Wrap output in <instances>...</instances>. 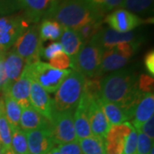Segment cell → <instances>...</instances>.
Here are the masks:
<instances>
[{
	"label": "cell",
	"instance_id": "cell-16",
	"mask_svg": "<svg viewBox=\"0 0 154 154\" xmlns=\"http://www.w3.org/2000/svg\"><path fill=\"white\" fill-rule=\"evenodd\" d=\"M31 82L32 80L28 75L27 68L25 67L20 78L3 93L8 94L11 99H14L22 109L26 108L31 105L29 101Z\"/></svg>",
	"mask_w": 154,
	"mask_h": 154
},
{
	"label": "cell",
	"instance_id": "cell-29",
	"mask_svg": "<svg viewBox=\"0 0 154 154\" xmlns=\"http://www.w3.org/2000/svg\"><path fill=\"white\" fill-rule=\"evenodd\" d=\"M11 149L16 153L29 154L26 132L20 128L12 129Z\"/></svg>",
	"mask_w": 154,
	"mask_h": 154
},
{
	"label": "cell",
	"instance_id": "cell-18",
	"mask_svg": "<svg viewBox=\"0 0 154 154\" xmlns=\"http://www.w3.org/2000/svg\"><path fill=\"white\" fill-rule=\"evenodd\" d=\"M129 58L130 57L124 55L116 47L104 50L99 69V75L101 76L106 72L116 71L120 69L126 65Z\"/></svg>",
	"mask_w": 154,
	"mask_h": 154
},
{
	"label": "cell",
	"instance_id": "cell-26",
	"mask_svg": "<svg viewBox=\"0 0 154 154\" xmlns=\"http://www.w3.org/2000/svg\"><path fill=\"white\" fill-rule=\"evenodd\" d=\"M154 0H122L121 8L134 15L146 17L152 13Z\"/></svg>",
	"mask_w": 154,
	"mask_h": 154
},
{
	"label": "cell",
	"instance_id": "cell-35",
	"mask_svg": "<svg viewBox=\"0 0 154 154\" xmlns=\"http://www.w3.org/2000/svg\"><path fill=\"white\" fill-rule=\"evenodd\" d=\"M153 77L141 75L138 79V88L142 94H153Z\"/></svg>",
	"mask_w": 154,
	"mask_h": 154
},
{
	"label": "cell",
	"instance_id": "cell-7",
	"mask_svg": "<svg viewBox=\"0 0 154 154\" xmlns=\"http://www.w3.org/2000/svg\"><path fill=\"white\" fill-rule=\"evenodd\" d=\"M49 128L54 144L62 145L77 140L74 127V112H57L54 110L49 121Z\"/></svg>",
	"mask_w": 154,
	"mask_h": 154
},
{
	"label": "cell",
	"instance_id": "cell-38",
	"mask_svg": "<svg viewBox=\"0 0 154 154\" xmlns=\"http://www.w3.org/2000/svg\"><path fill=\"white\" fill-rule=\"evenodd\" d=\"M57 149L61 154H82L78 140L69 143L58 145Z\"/></svg>",
	"mask_w": 154,
	"mask_h": 154
},
{
	"label": "cell",
	"instance_id": "cell-15",
	"mask_svg": "<svg viewBox=\"0 0 154 154\" xmlns=\"http://www.w3.org/2000/svg\"><path fill=\"white\" fill-rule=\"evenodd\" d=\"M54 0H18L23 17L30 23H38L46 16Z\"/></svg>",
	"mask_w": 154,
	"mask_h": 154
},
{
	"label": "cell",
	"instance_id": "cell-8",
	"mask_svg": "<svg viewBox=\"0 0 154 154\" xmlns=\"http://www.w3.org/2000/svg\"><path fill=\"white\" fill-rule=\"evenodd\" d=\"M28 27L29 23L23 15L0 17V50L10 49Z\"/></svg>",
	"mask_w": 154,
	"mask_h": 154
},
{
	"label": "cell",
	"instance_id": "cell-5",
	"mask_svg": "<svg viewBox=\"0 0 154 154\" xmlns=\"http://www.w3.org/2000/svg\"><path fill=\"white\" fill-rule=\"evenodd\" d=\"M103 50L97 45L88 42L84 45L76 55L71 58L72 69L81 74L85 78L100 77L99 69L101 64Z\"/></svg>",
	"mask_w": 154,
	"mask_h": 154
},
{
	"label": "cell",
	"instance_id": "cell-10",
	"mask_svg": "<svg viewBox=\"0 0 154 154\" xmlns=\"http://www.w3.org/2000/svg\"><path fill=\"white\" fill-rule=\"evenodd\" d=\"M89 42L97 45L104 51L110 49L121 43L140 42V38L134 32L119 33L111 28H102Z\"/></svg>",
	"mask_w": 154,
	"mask_h": 154
},
{
	"label": "cell",
	"instance_id": "cell-42",
	"mask_svg": "<svg viewBox=\"0 0 154 154\" xmlns=\"http://www.w3.org/2000/svg\"><path fill=\"white\" fill-rule=\"evenodd\" d=\"M47 154H61V153H60V152L58 151L57 147H53V148L51 149V150Z\"/></svg>",
	"mask_w": 154,
	"mask_h": 154
},
{
	"label": "cell",
	"instance_id": "cell-25",
	"mask_svg": "<svg viewBox=\"0 0 154 154\" xmlns=\"http://www.w3.org/2000/svg\"><path fill=\"white\" fill-rule=\"evenodd\" d=\"M3 102H4L5 114L7 120L11 124V128L14 129L20 128V118L22 110L21 106L6 94H4Z\"/></svg>",
	"mask_w": 154,
	"mask_h": 154
},
{
	"label": "cell",
	"instance_id": "cell-23",
	"mask_svg": "<svg viewBox=\"0 0 154 154\" xmlns=\"http://www.w3.org/2000/svg\"><path fill=\"white\" fill-rule=\"evenodd\" d=\"M99 104L105 113V117L110 126L119 125L129 121V117L120 106L114 103L107 102L99 98Z\"/></svg>",
	"mask_w": 154,
	"mask_h": 154
},
{
	"label": "cell",
	"instance_id": "cell-36",
	"mask_svg": "<svg viewBox=\"0 0 154 154\" xmlns=\"http://www.w3.org/2000/svg\"><path fill=\"white\" fill-rule=\"evenodd\" d=\"M20 10L18 0H0V15L12 14Z\"/></svg>",
	"mask_w": 154,
	"mask_h": 154
},
{
	"label": "cell",
	"instance_id": "cell-34",
	"mask_svg": "<svg viewBox=\"0 0 154 154\" xmlns=\"http://www.w3.org/2000/svg\"><path fill=\"white\" fill-rule=\"evenodd\" d=\"M49 64L57 69H68L71 65V58L63 51L49 60Z\"/></svg>",
	"mask_w": 154,
	"mask_h": 154
},
{
	"label": "cell",
	"instance_id": "cell-12",
	"mask_svg": "<svg viewBox=\"0 0 154 154\" xmlns=\"http://www.w3.org/2000/svg\"><path fill=\"white\" fill-rule=\"evenodd\" d=\"M29 154H47L55 144L50 132L49 123L45 127L26 132Z\"/></svg>",
	"mask_w": 154,
	"mask_h": 154
},
{
	"label": "cell",
	"instance_id": "cell-46",
	"mask_svg": "<svg viewBox=\"0 0 154 154\" xmlns=\"http://www.w3.org/2000/svg\"><path fill=\"white\" fill-rule=\"evenodd\" d=\"M0 101H1V99H0Z\"/></svg>",
	"mask_w": 154,
	"mask_h": 154
},
{
	"label": "cell",
	"instance_id": "cell-33",
	"mask_svg": "<svg viewBox=\"0 0 154 154\" xmlns=\"http://www.w3.org/2000/svg\"><path fill=\"white\" fill-rule=\"evenodd\" d=\"M137 130L132 126L124 144L122 154H137Z\"/></svg>",
	"mask_w": 154,
	"mask_h": 154
},
{
	"label": "cell",
	"instance_id": "cell-11",
	"mask_svg": "<svg viewBox=\"0 0 154 154\" xmlns=\"http://www.w3.org/2000/svg\"><path fill=\"white\" fill-rule=\"evenodd\" d=\"M104 22L109 25L110 28L116 32L128 33L143 24L145 21L124 9H117L107 15L104 19Z\"/></svg>",
	"mask_w": 154,
	"mask_h": 154
},
{
	"label": "cell",
	"instance_id": "cell-9",
	"mask_svg": "<svg viewBox=\"0 0 154 154\" xmlns=\"http://www.w3.org/2000/svg\"><path fill=\"white\" fill-rule=\"evenodd\" d=\"M82 96L87 100L88 118L93 135L105 139L110 125L99 104V98L91 97L85 94Z\"/></svg>",
	"mask_w": 154,
	"mask_h": 154
},
{
	"label": "cell",
	"instance_id": "cell-19",
	"mask_svg": "<svg viewBox=\"0 0 154 154\" xmlns=\"http://www.w3.org/2000/svg\"><path fill=\"white\" fill-rule=\"evenodd\" d=\"M154 114V96L153 94H144L142 98L135 107L132 118V125L136 130L146 122L149 120Z\"/></svg>",
	"mask_w": 154,
	"mask_h": 154
},
{
	"label": "cell",
	"instance_id": "cell-27",
	"mask_svg": "<svg viewBox=\"0 0 154 154\" xmlns=\"http://www.w3.org/2000/svg\"><path fill=\"white\" fill-rule=\"evenodd\" d=\"M82 154H106L105 139L92 135L78 140Z\"/></svg>",
	"mask_w": 154,
	"mask_h": 154
},
{
	"label": "cell",
	"instance_id": "cell-21",
	"mask_svg": "<svg viewBox=\"0 0 154 154\" xmlns=\"http://www.w3.org/2000/svg\"><path fill=\"white\" fill-rule=\"evenodd\" d=\"M22 110V115L20 118V128L23 131L28 132L48 125L49 120L39 114L31 105Z\"/></svg>",
	"mask_w": 154,
	"mask_h": 154
},
{
	"label": "cell",
	"instance_id": "cell-43",
	"mask_svg": "<svg viewBox=\"0 0 154 154\" xmlns=\"http://www.w3.org/2000/svg\"><path fill=\"white\" fill-rule=\"evenodd\" d=\"M4 154H18L14 152L11 149H7V150H4Z\"/></svg>",
	"mask_w": 154,
	"mask_h": 154
},
{
	"label": "cell",
	"instance_id": "cell-3",
	"mask_svg": "<svg viewBox=\"0 0 154 154\" xmlns=\"http://www.w3.org/2000/svg\"><path fill=\"white\" fill-rule=\"evenodd\" d=\"M86 78L71 70L56 91L54 110L57 112H74L83 94Z\"/></svg>",
	"mask_w": 154,
	"mask_h": 154
},
{
	"label": "cell",
	"instance_id": "cell-39",
	"mask_svg": "<svg viewBox=\"0 0 154 154\" xmlns=\"http://www.w3.org/2000/svg\"><path fill=\"white\" fill-rule=\"evenodd\" d=\"M139 131L142 132L144 134H146L152 140H154V116H152L149 120L146 122Z\"/></svg>",
	"mask_w": 154,
	"mask_h": 154
},
{
	"label": "cell",
	"instance_id": "cell-22",
	"mask_svg": "<svg viewBox=\"0 0 154 154\" xmlns=\"http://www.w3.org/2000/svg\"><path fill=\"white\" fill-rule=\"evenodd\" d=\"M59 43L63 47V52L69 57L76 55L84 45L78 32L67 28H63Z\"/></svg>",
	"mask_w": 154,
	"mask_h": 154
},
{
	"label": "cell",
	"instance_id": "cell-2",
	"mask_svg": "<svg viewBox=\"0 0 154 154\" xmlns=\"http://www.w3.org/2000/svg\"><path fill=\"white\" fill-rule=\"evenodd\" d=\"M104 17L89 0H54L44 19L54 20L63 28L78 31L89 22L104 20Z\"/></svg>",
	"mask_w": 154,
	"mask_h": 154
},
{
	"label": "cell",
	"instance_id": "cell-28",
	"mask_svg": "<svg viewBox=\"0 0 154 154\" xmlns=\"http://www.w3.org/2000/svg\"><path fill=\"white\" fill-rule=\"evenodd\" d=\"M12 128L5 114L3 99L0 101V145L4 150L11 149Z\"/></svg>",
	"mask_w": 154,
	"mask_h": 154
},
{
	"label": "cell",
	"instance_id": "cell-40",
	"mask_svg": "<svg viewBox=\"0 0 154 154\" xmlns=\"http://www.w3.org/2000/svg\"><path fill=\"white\" fill-rule=\"evenodd\" d=\"M144 63L145 67L147 69V71L150 74V75L153 76L154 75V51L153 50L147 52L145 58H144Z\"/></svg>",
	"mask_w": 154,
	"mask_h": 154
},
{
	"label": "cell",
	"instance_id": "cell-13",
	"mask_svg": "<svg viewBox=\"0 0 154 154\" xmlns=\"http://www.w3.org/2000/svg\"><path fill=\"white\" fill-rule=\"evenodd\" d=\"M29 101L33 109H35L47 120H51L54 112L53 99L50 97L44 88L33 80L30 86Z\"/></svg>",
	"mask_w": 154,
	"mask_h": 154
},
{
	"label": "cell",
	"instance_id": "cell-17",
	"mask_svg": "<svg viewBox=\"0 0 154 154\" xmlns=\"http://www.w3.org/2000/svg\"><path fill=\"white\" fill-rule=\"evenodd\" d=\"M74 127L77 140L93 135L88 118L87 100L83 96H82L76 109L74 111Z\"/></svg>",
	"mask_w": 154,
	"mask_h": 154
},
{
	"label": "cell",
	"instance_id": "cell-1",
	"mask_svg": "<svg viewBox=\"0 0 154 154\" xmlns=\"http://www.w3.org/2000/svg\"><path fill=\"white\" fill-rule=\"evenodd\" d=\"M138 79L129 69L114 71L100 80V99L120 106L131 120L144 94L138 88Z\"/></svg>",
	"mask_w": 154,
	"mask_h": 154
},
{
	"label": "cell",
	"instance_id": "cell-37",
	"mask_svg": "<svg viewBox=\"0 0 154 154\" xmlns=\"http://www.w3.org/2000/svg\"><path fill=\"white\" fill-rule=\"evenodd\" d=\"M63 47L59 42H52L45 48V49L42 50V53H41V57H45V59L50 60L52 57H54L56 55H57L58 53L63 52Z\"/></svg>",
	"mask_w": 154,
	"mask_h": 154
},
{
	"label": "cell",
	"instance_id": "cell-41",
	"mask_svg": "<svg viewBox=\"0 0 154 154\" xmlns=\"http://www.w3.org/2000/svg\"><path fill=\"white\" fill-rule=\"evenodd\" d=\"M4 59L5 57L0 60V91H4L7 85V78L4 67Z\"/></svg>",
	"mask_w": 154,
	"mask_h": 154
},
{
	"label": "cell",
	"instance_id": "cell-32",
	"mask_svg": "<svg viewBox=\"0 0 154 154\" xmlns=\"http://www.w3.org/2000/svg\"><path fill=\"white\" fill-rule=\"evenodd\" d=\"M137 134V154H149L153 147V140L139 130Z\"/></svg>",
	"mask_w": 154,
	"mask_h": 154
},
{
	"label": "cell",
	"instance_id": "cell-30",
	"mask_svg": "<svg viewBox=\"0 0 154 154\" xmlns=\"http://www.w3.org/2000/svg\"><path fill=\"white\" fill-rule=\"evenodd\" d=\"M103 22H104V20L93 21V22L86 24L85 26H83L82 28H81L77 31L82 40L83 44H88V42L99 33L100 29L103 28V26H102Z\"/></svg>",
	"mask_w": 154,
	"mask_h": 154
},
{
	"label": "cell",
	"instance_id": "cell-31",
	"mask_svg": "<svg viewBox=\"0 0 154 154\" xmlns=\"http://www.w3.org/2000/svg\"><path fill=\"white\" fill-rule=\"evenodd\" d=\"M94 8L104 17L110 11L121 7L122 0H89Z\"/></svg>",
	"mask_w": 154,
	"mask_h": 154
},
{
	"label": "cell",
	"instance_id": "cell-14",
	"mask_svg": "<svg viewBox=\"0 0 154 154\" xmlns=\"http://www.w3.org/2000/svg\"><path fill=\"white\" fill-rule=\"evenodd\" d=\"M131 128L132 125L128 122L110 126L105 139L106 154H122L124 144Z\"/></svg>",
	"mask_w": 154,
	"mask_h": 154
},
{
	"label": "cell",
	"instance_id": "cell-45",
	"mask_svg": "<svg viewBox=\"0 0 154 154\" xmlns=\"http://www.w3.org/2000/svg\"><path fill=\"white\" fill-rule=\"evenodd\" d=\"M4 52H5V51H3L2 50H0V54H1V53H4Z\"/></svg>",
	"mask_w": 154,
	"mask_h": 154
},
{
	"label": "cell",
	"instance_id": "cell-24",
	"mask_svg": "<svg viewBox=\"0 0 154 154\" xmlns=\"http://www.w3.org/2000/svg\"><path fill=\"white\" fill-rule=\"evenodd\" d=\"M63 31V27L57 22L51 19H44L38 24V33L42 42L46 40L56 41L59 39Z\"/></svg>",
	"mask_w": 154,
	"mask_h": 154
},
{
	"label": "cell",
	"instance_id": "cell-44",
	"mask_svg": "<svg viewBox=\"0 0 154 154\" xmlns=\"http://www.w3.org/2000/svg\"><path fill=\"white\" fill-rule=\"evenodd\" d=\"M0 154H4V149L1 146V145H0Z\"/></svg>",
	"mask_w": 154,
	"mask_h": 154
},
{
	"label": "cell",
	"instance_id": "cell-20",
	"mask_svg": "<svg viewBox=\"0 0 154 154\" xmlns=\"http://www.w3.org/2000/svg\"><path fill=\"white\" fill-rule=\"evenodd\" d=\"M26 63L20 56L13 51H10L4 59V67L7 78V85L4 91L9 88L14 82L20 78L26 67ZM3 91V92H4Z\"/></svg>",
	"mask_w": 154,
	"mask_h": 154
},
{
	"label": "cell",
	"instance_id": "cell-4",
	"mask_svg": "<svg viewBox=\"0 0 154 154\" xmlns=\"http://www.w3.org/2000/svg\"><path fill=\"white\" fill-rule=\"evenodd\" d=\"M26 68L31 80L51 94L56 93L64 79L71 72L70 69H57L41 61L26 65Z\"/></svg>",
	"mask_w": 154,
	"mask_h": 154
},
{
	"label": "cell",
	"instance_id": "cell-6",
	"mask_svg": "<svg viewBox=\"0 0 154 154\" xmlns=\"http://www.w3.org/2000/svg\"><path fill=\"white\" fill-rule=\"evenodd\" d=\"M42 41L38 33V24L29 26L13 45V51L29 65L39 60L42 53Z\"/></svg>",
	"mask_w": 154,
	"mask_h": 154
}]
</instances>
